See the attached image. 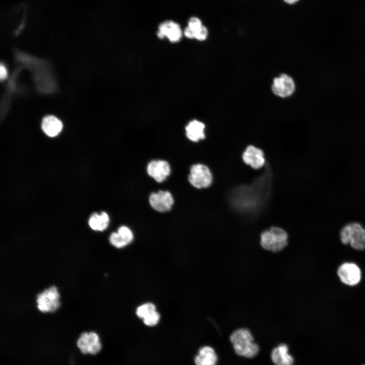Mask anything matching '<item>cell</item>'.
Masks as SVG:
<instances>
[{
	"label": "cell",
	"mask_w": 365,
	"mask_h": 365,
	"mask_svg": "<svg viewBox=\"0 0 365 365\" xmlns=\"http://www.w3.org/2000/svg\"><path fill=\"white\" fill-rule=\"evenodd\" d=\"M188 180L195 188L205 189L211 185L213 176L210 170L206 165L198 163L191 166Z\"/></svg>",
	"instance_id": "5"
},
{
	"label": "cell",
	"mask_w": 365,
	"mask_h": 365,
	"mask_svg": "<svg viewBox=\"0 0 365 365\" xmlns=\"http://www.w3.org/2000/svg\"><path fill=\"white\" fill-rule=\"evenodd\" d=\"M160 317L159 313L155 310L144 318L143 321L146 325L153 326L158 323Z\"/></svg>",
	"instance_id": "21"
},
{
	"label": "cell",
	"mask_w": 365,
	"mask_h": 365,
	"mask_svg": "<svg viewBox=\"0 0 365 365\" xmlns=\"http://www.w3.org/2000/svg\"><path fill=\"white\" fill-rule=\"evenodd\" d=\"M230 339L235 352L240 356L252 358L259 352V346L253 342L251 333L247 328L236 330L232 333Z\"/></svg>",
	"instance_id": "1"
},
{
	"label": "cell",
	"mask_w": 365,
	"mask_h": 365,
	"mask_svg": "<svg viewBox=\"0 0 365 365\" xmlns=\"http://www.w3.org/2000/svg\"><path fill=\"white\" fill-rule=\"evenodd\" d=\"M149 202L154 210L165 212L171 210L174 203V198L169 191L160 190L150 194Z\"/></svg>",
	"instance_id": "9"
},
{
	"label": "cell",
	"mask_w": 365,
	"mask_h": 365,
	"mask_svg": "<svg viewBox=\"0 0 365 365\" xmlns=\"http://www.w3.org/2000/svg\"><path fill=\"white\" fill-rule=\"evenodd\" d=\"M217 359L213 349L209 346H204L200 349L195 358V362L196 365H215Z\"/></svg>",
	"instance_id": "16"
},
{
	"label": "cell",
	"mask_w": 365,
	"mask_h": 365,
	"mask_svg": "<svg viewBox=\"0 0 365 365\" xmlns=\"http://www.w3.org/2000/svg\"><path fill=\"white\" fill-rule=\"evenodd\" d=\"M182 31L178 23L172 20H166L159 24L157 32L161 39L167 38L171 43L178 42L182 36Z\"/></svg>",
	"instance_id": "11"
},
{
	"label": "cell",
	"mask_w": 365,
	"mask_h": 365,
	"mask_svg": "<svg viewBox=\"0 0 365 365\" xmlns=\"http://www.w3.org/2000/svg\"><path fill=\"white\" fill-rule=\"evenodd\" d=\"M7 70L5 66L1 64L0 66V78L1 80H4L7 77Z\"/></svg>",
	"instance_id": "25"
},
{
	"label": "cell",
	"mask_w": 365,
	"mask_h": 365,
	"mask_svg": "<svg viewBox=\"0 0 365 365\" xmlns=\"http://www.w3.org/2000/svg\"><path fill=\"white\" fill-rule=\"evenodd\" d=\"M147 173L157 182H162L170 174L169 164L165 160H153L147 165Z\"/></svg>",
	"instance_id": "12"
},
{
	"label": "cell",
	"mask_w": 365,
	"mask_h": 365,
	"mask_svg": "<svg viewBox=\"0 0 365 365\" xmlns=\"http://www.w3.org/2000/svg\"><path fill=\"white\" fill-rule=\"evenodd\" d=\"M207 28L204 25H202L195 33L194 39L203 41L207 39L208 36Z\"/></svg>",
	"instance_id": "23"
},
{
	"label": "cell",
	"mask_w": 365,
	"mask_h": 365,
	"mask_svg": "<svg viewBox=\"0 0 365 365\" xmlns=\"http://www.w3.org/2000/svg\"><path fill=\"white\" fill-rule=\"evenodd\" d=\"M203 25L200 19L196 17L190 18L188 22V27H189L194 33Z\"/></svg>",
	"instance_id": "22"
},
{
	"label": "cell",
	"mask_w": 365,
	"mask_h": 365,
	"mask_svg": "<svg viewBox=\"0 0 365 365\" xmlns=\"http://www.w3.org/2000/svg\"><path fill=\"white\" fill-rule=\"evenodd\" d=\"M110 243L114 247L121 248L128 245L126 241L117 232L112 233L109 238Z\"/></svg>",
	"instance_id": "19"
},
{
	"label": "cell",
	"mask_w": 365,
	"mask_h": 365,
	"mask_svg": "<svg viewBox=\"0 0 365 365\" xmlns=\"http://www.w3.org/2000/svg\"><path fill=\"white\" fill-rule=\"evenodd\" d=\"M63 125L61 121L53 116L45 117L42 123L43 131L50 137L57 136L61 131Z\"/></svg>",
	"instance_id": "15"
},
{
	"label": "cell",
	"mask_w": 365,
	"mask_h": 365,
	"mask_svg": "<svg viewBox=\"0 0 365 365\" xmlns=\"http://www.w3.org/2000/svg\"><path fill=\"white\" fill-rule=\"evenodd\" d=\"M341 281L345 284L353 286L358 284L361 279V271L354 263H345L338 268L337 272Z\"/></svg>",
	"instance_id": "10"
},
{
	"label": "cell",
	"mask_w": 365,
	"mask_h": 365,
	"mask_svg": "<svg viewBox=\"0 0 365 365\" xmlns=\"http://www.w3.org/2000/svg\"><path fill=\"white\" fill-rule=\"evenodd\" d=\"M340 239L343 244H349L356 250L364 249L365 228L357 222L348 223L341 230Z\"/></svg>",
	"instance_id": "3"
},
{
	"label": "cell",
	"mask_w": 365,
	"mask_h": 365,
	"mask_svg": "<svg viewBox=\"0 0 365 365\" xmlns=\"http://www.w3.org/2000/svg\"><path fill=\"white\" fill-rule=\"evenodd\" d=\"M110 218L108 214L102 212L100 214L94 213L89 218L88 224L93 230L103 231L108 226Z\"/></svg>",
	"instance_id": "17"
},
{
	"label": "cell",
	"mask_w": 365,
	"mask_h": 365,
	"mask_svg": "<svg viewBox=\"0 0 365 365\" xmlns=\"http://www.w3.org/2000/svg\"><path fill=\"white\" fill-rule=\"evenodd\" d=\"M117 232L123 238L128 244H130L133 240V234L130 228L127 226L120 227Z\"/></svg>",
	"instance_id": "20"
},
{
	"label": "cell",
	"mask_w": 365,
	"mask_h": 365,
	"mask_svg": "<svg viewBox=\"0 0 365 365\" xmlns=\"http://www.w3.org/2000/svg\"><path fill=\"white\" fill-rule=\"evenodd\" d=\"M286 345L282 344L275 348L271 353V359L276 365H293L294 359L288 353Z\"/></svg>",
	"instance_id": "14"
},
{
	"label": "cell",
	"mask_w": 365,
	"mask_h": 365,
	"mask_svg": "<svg viewBox=\"0 0 365 365\" xmlns=\"http://www.w3.org/2000/svg\"><path fill=\"white\" fill-rule=\"evenodd\" d=\"M156 310L154 304L148 303L138 306L136 309V313L140 318L143 319L149 314Z\"/></svg>",
	"instance_id": "18"
},
{
	"label": "cell",
	"mask_w": 365,
	"mask_h": 365,
	"mask_svg": "<svg viewBox=\"0 0 365 365\" xmlns=\"http://www.w3.org/2000/svg\"><path fill=\"white\" fill-rule=\"evenodd\" d=\"M183 33L184 35L188 39H194V32L188 26L185 28Z\"/></svg>",
	"instance_id": "24"
},
{
	"label": "cell",
	"mask_w": 365,
	"mask_h": 365,
	"mask_svg": "<svg viewBox=\"0 0 365 365\" xmlns=\"http://www.w3.org/2000/svg\"><path fill=\"white\" fill-rule=\"evenodd\" d=\"M77 344L84 354H96L101 348L99 336L93 332L83 333L78 338Z\"/></svg>",
	"instance_id": "6"
},
{
	"label": "cell",
	"mask_w": 365,
	"mask_h": 365,
	"mask_svg": "<svg viewBox=\"0 0 365 365\" xmlns=\"http://www.w3.org/2000/svg\"><path fill=\"white\" fill-rule=\"evenodd\" d=\"M38 310L43 313L54 312L60 307V295L57 287L51 286L38 294Z\"/></svg>",
	"instance_id": "4"
},
{
	"label": "cell",
	"mask_w": 365,
	"mask_h": 365,
	"mask_svg": "<svg viewBox=\"0 0 365 365\" xmlns=\"http://www.w3.org/2000/svg\"><path fill=\"white\" fill-rule=\"evenodd\" d=\"M295 83L293 79L285 74L275 77L272 84L273 93L279 97L285 98L291 96L295 92Z\"/></svg>",
	"instance_id": "7"
},
{
	"label": "cell",
	"mask_w": 365,
	"mask_h": 365,
	"mask_svg": "<svg viewBox=\"0 0 365 365\" xmlns=\"http://www.w3.org/2000/svg\"><path fill=\"white\" fill-rule=\"evenodd\" d=\"M243 162L254 170L262 168L266 162L263 151L253 145L247 146L241 155Z\"/></svg>",
	"instance_id": "8"
},
{
	"label": "cell",
	"mask_w": 365,
	"mask_h": 365,
	"mask_svg": "<svg viewBox=\"0 0 365 365\" xmlns=\"http://www.w3.org/2000/svg\"><path fill=\"white\" fill-rule=\"evenodd\" d=\"M205 126L202 122L196 120L190 121L186 127L187 138L193 142H198L205 138Z\"/></svg>",
	"instance_id": "13"
},
{
	"label": "cell",
	"mask_w": 365,
	"mask_h": 365,
	"mask_svg": "<svg viewBox=\"0 0 365 365\" xmlns=\"http://www.w3.org/2000/svg\"><path fill=\"white\" fill-rule=\"evenodd\" d=\"M285 3L289 4H293L297 3L299 0H283Z\"/></svg>",
	"instance_id": "26"
},
{
	"label": "cell",
	"mask_w": 365,
	"mask_h": 365,
	"mask_svg": "<svg viewBox=\"0 0 365 365\" xmlns=\"http://www.w3.org/2000/svg\"><path fill=\"white\" fill-rule=\"evenodd\" d=\"M260 239V244L263 248L276 253L282 251L287 245L288 236L283 229L272 226L263 231Z\"/></svg>",
	"instance_id": "2"
}]
</instances>
